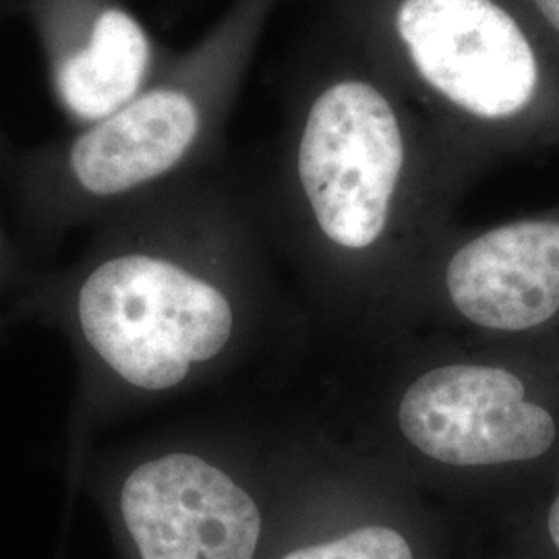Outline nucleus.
<instances>
[{"label": "nucleus", "instance_id": "nucleus-1", "mask_svg": "<svg viewBox=\"0 0 559 559\" xmlns=\"http://www.w3.org/2000/svg\"><path fill=\"white\" fill-rule=\"evenodd\" d=\"M280 313L218 195L179 179L92 224L80 258L41 267L25 300V321L59 330L78 365L67 489L106 429L235 376Z\"/></svg>", "mask_w": 559, "mask_h": 559}, {"label": "nucleus", "instance_id": "nucleus-2", "mask_svg": "<svg viewBox=\"0 0 559 559\" xmlns=\"http://www.w3.org/2000/svg\"><path fill=\"white\" fill-rule=\"evenodd\" d=\"M390 365L353 450L400 479L533 500L559 471V332L438 336Z\"/></svg>", "mask_w": 559, "mask_h": 559}, {"label": "nucleus", "instance_id": "nucleus-3", "mask_svg": "<svg viewBox=\"0 0 559 559\" xmlns=\"http://www.w3.org/2000/svg\"><path fill=\"white\" fill-rule=\"evenodd\" d=\"M313 441L198 423L94 450L67 500L87 493L117 559H267Z\"/></svg>", "mask_w": 559, "mask_h": 559}, {"label": "nucleus", "instance_id": "nucleus-4", "mask_svg": "<svg viewBox=\"0 0 559 559\" xmlns=\"http://www.w3.org/2000/svg\"><path fill=\"white\" fill-rule=\"evenodd\" d=\"M295 177L321 255L311 300L342 330L396 344L411 295L390 251L404 203L406 145L385 96L362 81L328 87L309 110Z\"/></svg>", "mask_w": 559, "mask_h": 559}, {"label": "nucleus", "instance_id": "nucleus-5", "mask_svg": "<svg viewBox=\"0 0 559 559\" xmlns=\"http://www.w3.org/2000/svg\"><path fill=\"white\" fill-rule=\"evenodd\" d=\"M419 328L489 342L558 334L559 210L503 222L427 258L404 338Z\"/></svg>", "mask_w": 559, "mask_h": 559}, {"label": "nucleus", "instance_id": "nucleus-6", "mask_svg": "<svg viewBox=\"0 0 559 559\" xmlns=\"http://www.w3.org/2000/svg\"><path fill=\"white\" fill-rule=\"evenodd\" d=\"M396 25L420 78L468 115L512 124L545 100L539 50L500 2L404 0Z\"/></svg>", "mask_w": 559, "mask_h": 559}, {"label": "nucleus", "instance_id": "nucleus-7", "mask_svg": "<svg viewBox=\"0 0 559 559\" xmlns=\"http://www.w3.org/2000/svg\"><path fill=\"white\" fill-rule=\"evenodd\" d=\"M40 46L52 98L73 129L119 110L156 80L158 46L122 0H11Z\"/></svg>", "mask_w": 559, "mask_h": 559}, {"label": "nucleus", "instance_id": "nucleus-8", "mask_svg": "<svg viewBox=\"0 0 559 559\" xmlns=\"http://www.w3.org/2000/svg\"><path fill=\"white\" fill-rule=\"evenodd\" d=\"M413 485L350 445L313 441L297 512L267 559H423L408 514ZM295 508V506H293Z\"/></svg>", "mask_w": 559, "mask_h": 559}, {"label": "nucleus", "instance_id": "nucleus-9", "mask_svg": "<svg viewBox=\"0 0 559 559\" xmlns=\"http://www.w3.org/2000/svg\"><path fill=\"white\" fill-rule=\"evenodd\" d=\"M13 17L11 0H0V29ZM7 141L0 135V156ZM41 265H36L20 242L7 233L0 218V342L25 321V300Z\"/></svg>", "mask_w": 559, "mask_h": 559}, {"label": "nucleus", "instance_id": "nucleus-10", "mask_svg": "<svg viewBox=\"0 0 559 559\" xmlns=\"http://www.w3.org/2000/svg\"><path fill=\"white\" fill-rule=\"evenodd\" d=\"M514 559H559V471L533 500L522 503Z\"/></svg>", "mask_w": 559, "mask_h": 559}, {"label": "nucleus", "instance_id": "nucleus-11", "mask_svg": "<svg viewBox=\"0 0 559 559\" xmlns=\"http://www.w3.org/2000/svg\"><path fill=\"white\" fill-rule=\"evenodd\" d=\"M543 25L559 40V0H528Z\"/></svg>", "mask_w": 559, "mask_h": 559}, {"label": "nucleus", "instance_id": "nucleus-12", "mask_svg": "<svg viewBox=\"0 0 559 559\" xmlns=\"http://www.w3.org/2000/svg\"><path fill=\"white\" fill-rule=\"evenodd\" d=\"M71 519H73V503H67V512H64V531L60 535L59 549L55 554V559L69 558V535H71Z\"/></svg>", "mask_w": 559, "mask_h": 559}]
</instances>
